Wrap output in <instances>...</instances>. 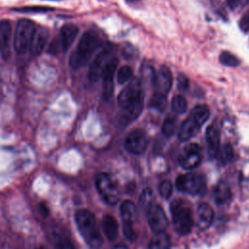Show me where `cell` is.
<instances>
[{"label":"cell","instance_id":"obj_32","mask_svg":"<svg viewBox=\"0 0 249 249\" xmlns=\"http://www.w3.org/2000/svg\"><path fill=\"white\" fill-rule=\"evenodd\" d=\"M172 189H173V186L171 184L170 181H167V180H163L160 183L159 185V192H160V195L164 197V198H168L172 193Z\"/></svg>","mask_w":249,"mask_h":249},{"label":"cell","instance_id":"obj_8","mask_svg":"<svg viewBox=\"0 0 249 249\" xmlns=\"http://www.w3.org/2000/svg\"><path fill=\"white\" fill-rule=\"evenodd\" d=\"M114 48L111 45L106 46L100 53L95 56L93 61L89 65V79L91 82H95L102 77L103 71L109 60L113 57Z\"/></svg>","mask_w":249,"mask_h":249},{"label":"cell","instance_id":"obj_28","mask_svg":"<svg viewBox=\"0 0 249 249\" xmlns=\"http://www.w3.org/2000/svg\"><path fill=\"white\" fill-rule=\"evenodd\" d=\"M166 105V97L163 93L156 91L150 100V106L158 111H163Z\"/></svg>","mask_w":249,"mask_h":249},{"label":"cell","instance_id":"obj_7","mask_svg":"<svg viewBox=\"0 0 249 249\" xmlns=\"http://www.w3.org/2000/svg\"><path fill=\"white\" fill-rule=\"evenodd\" d=\"M121 216L124 236L128 240L134 241L136 239V232L133 225L137 220V209L135 204L130 200H124L121 205Z\"/></svg>","mask_w":249,"mask_h":249},{"label":"cell","instance_id":"obj_34","mask_svg":"<svg viewBox=\"0 0 249 249\" xmlns=\"http://www.w3.org/2000/svg\"><path fill=\"white\" fill-rule=\"evenodd\" d=\"M54 247L55 249H75L73 243L65 236H62L56 239Z\"/></svg>","mask_w":249,"mask_h":249},{"label":"cell","instance_id":"obj_36","mask_svg":"<svg viewBox=\"0 0 249 249\" xmlns=\"http://www.w3.org/2000/svg\"><path fill=\"white\" fill-rule=\"evenodd\" d=\"M189 86H190V82L188 77L185 74L180 73L177 77V88L180 90H187L189 89Z\"/></svg>","mask_w":249,"mask_h":249},{"label":"cell","instance_id":"obj_38","mask_svg":"<svg viewBox=\"0 0 249 249\" xmlns=\"http://www.w3.org/2000/svg\"><path fill=\"white\" fill-rule=\"evenodd\" d=\"M227 2H228V4H229L231 8H234V7H236V6L238 5L239 0H227Z\"/></svg>","mask_w":249,"mask_h":249},{"label":"cell","instance_id":"obj_14","mask_svg":"<svg viewBox=\"0 0 249 249\" xmlns=\"http://www.w3.org/2000/svg\"><path fill=\"white\" fill-rule=\"evenodd\" d=\"M119 64V59L113 56L104 68L102 78H103V92L106 97H109L114 89V76Z\"/></svg>","mask_w":249,"mask_h":249},{"label":"cell","instance_id":"obj_39","mask_svg":"<svg viewBox=\"0 0 249 249\" xmlns=\"http://www.w3.org/2000/svg\"><path fill=\"white\" fill-rule=\"evenodd\" d=\"M114 249H128V247L124 245V244H118L114 247Z\"/></svg>","mask_w":249,"mask_h":249},{"label":"cell","instance_id":"obj_20","mask_svg":"<svg viewBox=\"0 0 249 249\" xmlns=\"http://www.w3.org/2000/svg\"><path fill=\"white\" fill-rule=\"evenodd\" d=\"M200 124L190 115L181 124L178 137L182 141H187L194 137L200 128Z\"/></svg>","mask_w":249,"mask_h":249},{"label":"cell","instance_id":"obj_21","mask_svg":"<svg viewBox=\"0 0 249 249\" xmlns=\"http://www.w3.org/2000/svg\"><path fill=\"white\" fill-rule=\"evenodd\" d=\"M143 105H144V94L142 92L133 103H131L128 107L124 109V113L123 115V121L125 124H127L137 119L142 112Z\"/></svg>","mask_w":249,"mask_h":249},{"label":"cell","instance_id":"obj_15","mask_svg":"<svg viewBox=\"0 0 249 249\" xmlns=\"http://www.w3.org/2000/svg\"><path fill=\"white\" fill-rule=\"evenodd\" d=\"M153 81L154 85L159 89L158 91L166 95L169 92L172 86V75L170 69L165 65L160 66L159 71L156 74H154Z\"/></svg>","mask_w":249,"mask_h":249},{"label":"cell","instance_id":"obj_4","mask_svg":"<svg viewBox=\"0 0 249 249\" xmlns=\"http://www.w3.org/2000/svg\"><path fill=\"white\" fill-rule=\"evenodd\" d=\"M36 28V24L27 18H20L17 22L14 35V49L18 54H24L30 49Z\"/></svg>","mask_w":249,"mask_h":249},{"label":"cell","instance_id":"obj_9","mask_svg":"<svg viewBox=\"0 0 249 249\" xmlns=\"http://www.w3.org/2000/svg\"><path fill=\"white\" fill-rule=\"evenodd\" d=\"M202 160V150L196 143H190L186 145L180 155L179 163L187 170L196 168Z\"/></svg>","mask_w":249,"mask_h":249},{"label":"cell","instance_id":"obj_12","mask_svg":"<svg viewBox=\"0 0 249 249\" xmlns=\"http://www.w3.org/2000/svg\"><path fill=\"white\" fill-rule=\"evenodd\" d=\"M141 93V83L139 79L133 78L118 96V103L120 107L125 109L133 103Z\"/></svg>","mask_w":249,"mask_h":249},{"label":"cell","instance_id":"obj_18","mask_svg":"<svg viewBox=\"0 0 249 249\" xmlns=\"http://www.w3.org/2000/svg\"><path fill=\"white\" fill-rule=\"evenodd\" d=\"M48 38H49V31L47 28L45 27L36 28V31L32 38V42L29 49L30 53L33 55L40 54L47 45Z\"/></svg>","mask_w":249,"mask_h":249},{"label":"cell","instance_id":"obj_23","mask_svg":"<svg viewBox=\"0 0 249 249\" xmlns=\"http://www.w3.org/2000/svg\"><path fill=\"white\" fill-rule=\"evenodd\" d=\"M231 196V192L229 184L225 181L219 182L213 190V198L217 204L227 203Z\"/></svg>","mask_w":249,"mask_h":249},{"label":"cell","instance_id":"obj_2","mask_svg":"<svg viewBox=\"0 0 249 249\" xmlns=\"http://www.w3.org/2000/svg\"><path fill=\"white\" fill-rule=\"evenodd\" d=\"M75 221L87 244L93 249H98L102 245V236L95 216L88 209H80L75 214Z\"/></svg>","mask_w":249,"mask_h":249},{"label":"cell","instance_id":"obj_13","mask_svg":"<svg viewBox=\"0 0 249 249\" xmlns=\"http://www.w3.org/2000/svg\"><path fill=\"white\" fill-rule=\"evenodd\" d=\"M12 44V23L9 19L0 21V54L4 59L11 55Z\"/></svg>","mask_w":249,"mask_h":249},{"label":"cell","instance_id":"obj_22","mask_svg":"<svg viewBox=\"0 0 249 249\" xmlns=\"http://www.w3.org/2000/svg\"><path fill=\"white\" fill-rule=\"evenodd\" d=\"M102 229L106 237L113 241L118 237L119 234V224L115 217L112 215H105L102 219Z\"/></svg>","mask_w":249,"mask_h":249},{"label":"cell","instance_id":"obj_40","mask_svg":"<svg viewBox=\"0 0 249 249\" xmlns=\"http://www.w3.org/2000/svg\"><path fill=\"white\" fill-rule=\"evenodd\" d=\"M125 1H126V3L132 4V3H136V2H138V1H140V0H125Z\"/></svg>","mask_w":249,"mask_h":249},{"label":"cell","instance_id":"obj_30","mask_svg":"<svg viewBox=\"0 0 249 249\" xmlns=\"http://www.w3.org/2000/svg\"><path fill=\"white\" fill-rule=\"evenodd\" d=\"M220 62L223 63L224 65L231 66V67H235L240 64V60L238 57H236L234 54H232L230 52H222L220 54Z\"/></svg>","mask_w":249,"mask_h":249},{"label":"cell","instance_id":"obj_35","mask_svg":"<svg viewBox=\"0 0 249 249\" xmlns=\"http://www.w3.org/2000/svg\"><path fill=\"white\" fill-rule=\"evenodd\" d=\"M152 198H153V192L150 189H146L140 197V204L141 206H146V209L149 205H151L152 203Z\"/></svg>","mask_w":249,"mask_h":249},{"label":"cell","instance_id":"obj_5","mask_svg":"<svg viewBox=\"0 0 249 249\" xmlns=\"http://www.w3.org/2000/svg\"><path fill=\"white\" fill-rule=\"evenodd\" d=\"M176 187L180 192L193 196H201L206 191L205 177L196 172L181 174L176 179Z\"/></svg>","mask_w":249,"mask_h":249},{"label":"cell","instance_id":"obj_10","mask_svg":"<svg viewBox=\"0 0 249 249\" xmlns=\"http://www.w3.org/2000/svg\"><path fill=\"white\" fill-rule=\"evenodd\" d=\"M147 220L150 229L154 233L165 231L167 227V218L163 209L158 204H151L146 209Z\"/></svg>","mask_w":249,"mask_h":249},{"label":"cell","instance_id":"obj_16","mask_svg":"<svg viewBox=\"0 0 249 249\" xmlns=\"http://www.w3.org/2000/svg\"><path fill=\"white\" fill-rule=\"evenodd\" d=\"M214 219L213 208L205 202H201L196 208V225L200 230H206L210 227Z\"/></svg>","mask_w":249,"mask_h":249},{"label":"cell","instance_id":"obj_3","mask_svg":"<svg viewBox=\"0 0 249 249\" xmlns=\"http://www.w3.org/2000/svg\"><path fill=\"white\" fill-rule=\"evenodd\" d=\"M170 212L174 230L181 235L190 233L194 226V218L188 201L180 198L173 200L170 204Z\"/></svg>","mask_w":249,"mask_h":249},{"label":"cell","instance_id":"obj_6","mask_svg":"<svg viewBox=\"0 0 249 249\" xmlns=\"http://www.w3.org/2000/svg\"><path fill=\"white\" fill-rule=\"evenodd\" d=\"M96 189L105 202L115 204L120 199V190L115 179L105 172L98 173L95 177Z\"/></svg>","mask_w":249,"mask_h":249},{"label":"cell","instance_id":"obj_27","mask_svg":"<svg viewBox=\"0 0 249 249\" xmlns=\"http://www.w3.org/2000/svg\"><path fill=\"white\" fill-rule=\"evenodd\" d=\"M176 129V118L173 115H168L166 116V118L164 119L163 123H162V133L167 136L170 137L173 135V133L175 132Z\"/></svg>","mask_w":249,"mask_h":249},{"label":"cell","instance_id":"obj_26","mask_svg":"<svg viewBox=\"0 0 249 249\" xmlns=\"http://www.w3.org/2000/svg\"><path fill=\"white\" fill-rule=\"evenodd\" d=\"M209 109L206 105H203V104H199V105H196L192 112H191V116L200 124L202 125L206 121L207 119L209 118Z\"/></svg>","mask_w":249,"mask_h":249},{"label":"cell","instance_id":"obj_31","mask_svg":"<svg viewBox=\"0 0 249 249\" xmlns=\"http://www.w3.org/2000/svg\"><path fill=\"white\" fill-rule=\"evenodd\" d=\"M133 74V70L129 65H124L122 66L119 71H118V75H117V79L119 84H124L127 81H129L132 77Z\"/></svg>","mask_w":249,"mask_h":249},{"label":"cell","instance_id":"obj_11","mask_svg":"<svg viewBox=\"0 0 249 249\" xmlns=\"http://www.w3.org/2000/svg\"><path fill=\"white\" fill-rule=\"evenodd\" d=\"M124 146L131 154L139 155L144 153L148 146V136L146 132L140 128L132 130L127 135Z\"/></svg>","mask_w":249,"mask_h":249},{"label":"cell","instance_id":"obj_33","mask_svg":"<svg viewBox=\"0 0 249 249\" xmlns=\"http://www.w3.org/2000/svg\"><path fill=\"white\" fill-rule=\"evenodd\" d=\"M17 12H20V13H44V12H48V11H52V8L49 7H39V6H35V7H22V8H16L14 9Z\"/></svg>","mask_w":249,"mask_h":249},{"label":"cell","instance_id":"obj_37","mask_svg":"<svg viewBox=\"0 0 249 249\" xmlns=\"http://www.w3.org/2000/svg\"><path fill=\"white\" fill-rule=\"evenodd\" d=\"M240 26H241V28H242L243 30H245V31L249 30V14L242 18V19H241V21H240Z\"/></svg>","mask_w":249,"mask_h":249},{"label":"cell","instance_id":"obj_25","mask_svg":"<svg viewBox=\"0 0 249 249\" xmlns=\"http://www.w3.org/2000/svg\"><path fill=\"white\" fill-rule=\"evenodd\" d=\"M216 158L222 164L230 163L234 158V151L232 146L231 144H224L222 147L219 148Z\"/></svg>","mask_w":249,"mask_h":249},{"label":"cell","instance_id":"obj_41","mask_svg":"<svg viewBox=\"0 0 249 249\" xmlns=\"http://www.w3.org/2000/svg\"><path fill=\"white\" fill-rule=\"evenodd\" d=\"M42 249H44V248H42Z\"/></svg>","mask_w":249,"mask_h":249},{"label":"cell","instance_id":"obj_24","mask_svg":"<svg viewBox=\"0 0 249 249\" xmlns=\"http://www.w3.org/2000/svg\"><path fill=\"white\" fill-rule=\"evenodd\" d=\"M170 237L165 231L156 232L152 236L148 249H169Z\"/></svg>","mask_w":249,"mask_h":249},{"label":"cell","instance_id":"obj_29","mask_svg":"<svg viewBox=\"0 0 249 249\" xmlns=\"http://www.w3.org/2000/svg\"><path fill=\"white\" fill-rule=\"evenodd\" d=\"M171 109L175 114H183L187 110V101L183 95H176L172 98Z\"/></svg>","mask_w":249,"mask_h":249},{"label":"cell","instance_id":"obj_17","mask_svg":"<svg viewBox=\"0 0 249 249\" xmlns=\"http://www.w3.org/2000/svg\"><path fill=\"white\" fill-rule=\"evenodd\" d=\"M78 32H79V28L77 27V25H75L73 23L64 24L60 28V31H59V46H60L61 50L66 52L70 48V46L72 45V43L76 39V37L78 35Z\"/></svg>","mask_w":249,"mask_h":249},{"label":"cell","instance_id":"obj_1","mask_svg":"<svg viewBox=\"0 0 249 249\" xmlns=\"http://www.w3.org/2000/svg\"><path fill=\"white\" fill-rule=\"evenodd\" d=\"M99 45L100 38L94 31L89 30L85 32L69 57L70 67L79 69L86 65Z\"/></svg>","mask_w":249,"mask_h":249},{"label":"cell","instance_id":"obj_19","mask_svg":"<svg viewBox=\"0 0 249 249\" xmlns=\"http://www.w3.org/2000/svg\"><path fill=\"white\" fill-rule=\"evenodd\" d=\"M205 139L208 148V154L212 158H216L220 148V131L217 126L211 124L207 127L205 132Z\"/></svg>","mask_w":249,"mask_h":249}]
</instances>
